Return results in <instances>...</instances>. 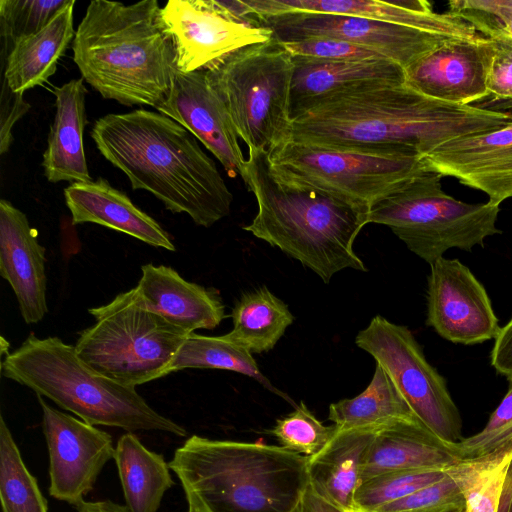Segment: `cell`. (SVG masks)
<instances>
[{
	"instance_id": "ab89813d",
	"label": "cell",
	"mask_w": 512,
	"mask_h": 512,
	"mask_svg": "<svg viewBox=\"0 0 512 512\" xmlns=\"http://www.w3.org/2000/svg\"><path fill=\"white\" fill-rule=\"evenodd\" d=\"M283 45L293 56L343 61L390 60L371 48L333 38H312Z\"/></svg>"
},
{
	"instance_id": "60d3db41",
	"label": "cell",
	"mask_w": 512,
	"mask_h": 512,
	"mask_svg": "<svg viewBox=\"0 0 512 512\" xmlns=\"http://www.w3.org/2000/svg\"><path fill=\"white\" fill-rule=\"evenodd\" d=\"M30 105L24 100L22 93L13 92L6 81L3 80L1 94V131L0 151L4 154L12 142V128L17 120L23 116Z\"/></svg>"
},
{
	"instance_id": "7bdbcfd3",
	"label": "cell",
	"mask_w": 512,
	"mask_h": 512,
	"mask_svg": "<svg viewBox=\"0 0 512 512\" xmlns=\"http://www.w3.org/2000/svg\"><path fill=\"white\" fill-rule=\"evenodd\" d=\"M491 364L507 378L512 376V318L501 327L491 351Z\"/></svg>"
},
{
	"instance_id": "ba28073f",
	"label": "cell",
	"mask_w": 512,
	"mask_h": 512,
	"mask_svg": "<svg viewBox=\"0 0 512 512\" xmlns=\"http://www.w3.org/2000/svg\"><path fill=\"white\" fill-rule=\"evenodd\" d=\"M88 312L95 322L81 332L75 351L92 370L125 386L168 375L190 334L153 311L136 287Z\"/></svg>"
},
{
	"instance_id": "74e56055",
	"label": "cell",
	"mask_w": 512,
	"mask_h": 512,
	"mask_svg": "<svg viewBox=\"0 0 512 512\" xmlns=\"http://www.w3.org/2000/svg\"><path fill=\"white\" fill-rule=\"evenodd\" d=\"M465 507L462 491L448 470L444 479L372 512H454Z\"/></svg>"
},
{
	"instance_id": "ee69618b",
	"label": "cell",
	"mask_w": 512,
	"mask_h": 512,
	"mask_svg": "<svg viewBox=\"0 0 512 512\" xmlns=\"http://www.w3.org/2000/svg\"><path fill=\"white\" fill-rule=\"evenodd\" d=\"M300 512H346L321 498L309 485L299 504Z\"/></svg>"
},
{
	"instance_id": "7a4b0ae2",
	"label": "cell",
	"mask_w": 512,
	"mask_h": 512,
	"mask_svg": "<svg viewBox=\"0 0 512 512\" xmlns=\"http://www.w3.org/2000/svg\"><path fill=\"white\" fill-rule=\"evenodd\" d=\"M91 137L97 149L129 179L173 213H186L208 228L228 216L233 195L215 162L179 123L137 109L99 118Z\"/></svg>"
},
{
	"instance_id": "ffe728a7",
	"label": "cell",
	"mask_w": 512,
	"mask_h": 512,
	"mask_svg": "<svg viewBox=\"0 0 512 512\" xmlns=\"http://www.w3.org/2000/svg\"><path fill=\"white\" fill-rule=\"evenodd\" d=\"M46 250L26 215L0 200V274L13 289L26 324L40 322L48 312Z\"/></svg>"
},
{
	"instance_id": "681fc988",
	"label": "cell",
	"mask_w": 512,
	"mask_h": 512,
	"mask_svg": "<svg viewBox=\"0 0 512 512\" xmlns=\"http://www.w3.org/2000/svg\"><path fill=\"white\" fill-rule=\"evenodd\" d=\"M1 355L3 356L4 352H8L9 343L5 341L3 337H1Z\"/></svg>"
},
{
	"instance_id": "6da1fadb",
	"label": "cell",
	"mask_w": 512,
	"mask_h": 512,
	"mask_svg": "<svg viewBox=\"0 0 512 512\" xmlns=\"http://www.w3.org/2000/svg\"><path fill=\"white\" fill-rule=\"evenodd\" d=\"M505 115L381 84L330 95L292 119V141L331 147L401 148L423 156L455 138L506 126Z\"/></svg>"
},
{
	"instance_id": "44dd1931",
	"label": "cell",
	"mask_w": 512,
	"mask_h": 512,
	"mask_svg": "<svg viewBox=\"0 0 512 512\" xmlns=\"http://www.w3.org/2000/svg\"><path fill=\"white\" fill-rule=\"evenodd\" d=\"M292 57V119L330 95L367 86L405 83V69L391 60L343 61Z\"/></svg>"
},
{
	"instance_id": "7dc6e473",
	"label": "cell",
	"mask_w": 512,
	"mask_h": 512,
	"mask_svg": "<svg viewBox=\"0 0 512 512\" xmlns=\"http://www.w3.org/2000/svg\"><path fill=\"white\" fill-rule=\"evenodd\" d=\"M498 512H512V460L508 465L502 484Z\"/></svg>"
},
{
	"instance_id": "9c48e42d",
	"label": "cell",
	"mask_w": 512,
	"mask_h": 512,
	"mask_svg": "<svg viewBox=\"0 0 512 512\" xmlns=\"http://www.w3.org/2000/svg\"><path fill=\"white\" fill-rule=\"evenodd\" d=\"M283 181L370 209L409 180L429 172L412 148L331 147L288 141L269 154Z\"/></svg>"
},
{
	"instance_id": "d6a6232c",
	"label": "cell",
	"mask_w": 512,
	"mask_h": 512,
	"mask_svg": "<svg viewBox=\"0 0 512 512\" xmlns=\"http://www.w3.org/2000/svg\"><path fill=\"white\" fill-rule=\"evenodd\" d=\"M511 460L512 450L462 460L449 469L462 491L467 512H498L502 484Z\"/></svg>"
},
{
	"instance_id": "9a60e30c",
	"label": "cell",
	"mask_w": 512,
	"mask_h": 512,
	"mask_svg": "<svg viewBox=\"0 0 512 512\" xmlns=\"http://www.w3.org/2000/svg\"><path fill=\"white\" fill-rule=\"evenodd\" d=\"M426 323L464 345L495 340L501 329L483 285L459 260L444 257L430 265Z\"/></svg>"
},
{
	"instance_id": "d6986e66",
	"label": "cell",
	"mask_w": 512,
	"mask_h": 512,
	"mask_svg": "<svg viewBox=\"0 0 512 512\" xmlns=\"http://www.w3.org/2000/svg\"><path fill=\"white\" fill-rule=\"evenodd\" d=\"M256 19L288 12L343 14L413 27L464 40L485 38L474 27L450 13H436L423 0H241Z\"/></svg>"
},
{
	"instance_id": "f35d334b",
	"label": "cell",
	"mask_w": 512,
	"mask_h": 512,
	"mask_svg": "<svg viewBox=\"0 0 512 512\" xmlns=\"http://www.w3.org/2000/svg\"><path fill=\"white\" fill-rule=\"evenodd\" d=\"M449 12L458 16L484 37H505L512 20V0H453Z\"/></svg>"
},
{
	"instance_id": "8d00e7d4",
	"label": "cell",
	"mask_w": 512,
	"mask_h": 512,
	"mask_svg": "<svg viewBox=\"0 0 512 512\" xmlns=\"http://www.w3.org/2000/svg\"><path fill=\"white\" fill-rule=\"evenodd\" d=\"M506 395L478 433L448 444L461 460L480 459L512 450V376Z\"/></svg>"
},
{
	"instance_id": "d590c367",
	"label": "cell",
	"mask_w": 512,
	"mask_h": 512,
	"mask_svg": "<svg viewBox=\"0 0 512 512\" xmlns=\"http://www.w3.org/2000/svg\"><path fill=\"white\" fill-rule=\"evenodd\" d=\"M337 431L334 424L325 426L301 402L294 411L278 419L270 433L285 449L311 457L319 453Z\"/></svg>"
},
{
	"instance_id": "3957f363",
	"label": "cell",
	"mask_w": 512,
	"mask_h": 512,
	"mask_svg": "<svg viewBox=\"0 0 512 512\" xmlns=\"http://www.w3.org/2000/svg\"><path fill=\"white\" fill-rule=\"evenodd\" d=\"M156 0H94L72 42L82 79L105 99L156 108L178 71L173 39Z\"/></svg>"
},
{
	"instance_id": "4fadbf2b",
	"label": "cell",
	"mask_w": 512,
	"mask_h": 512,
	"mask_svg": "<svg viewBox=\"0 0 512 512\" xmlns=\"http://www.w3.org/2000/svg\"><path fill=\"white\" fill-rule=\"evenodd\" d=\"M257 20L282 43L312 38L348 41L371 48L404 69L441 45L457 39L391 22L343 14L288 12Z\"/></svg>"
},
{
	"instance_id": "603a6c76",
	"label": "cell",
	"mask_w": 512,
	"mask_h": 512,
	"mask_svg": "<svg viewBox=\"0 0 512 512\" xmlns=\"http://www.w3.org/2000/svg\"><path fill=\"white\" fill-rule=\"evenodd\" d=\"M136 288L147 305L173 325L193 333L214 329L225 316L219 293L186 281L165 265L145 264Z\"/></svg>"
},
{
	"instance_id": "e575fe53",
	"label": "cell",
	"mask_w": 512,
	"mask_h": 512,
	"mask_svg": "<svg viewBox=\"0 0 512 512\" xmlns=\"http://www.w3.org/2000/svg\"><path fill=\"white\" fill-rule=\"evenodd\" d=\"M72 0H1L2 54L6 57L21 38L33 35L52 21Z\"/></svg>"
},
{
	"instance_id": "52a82bcc",
	"label": "cell",
	"mask_w": 512,
	"mask_h": 512,
	"mask_svg": "<svg viewBox=\"0 0 512 512\" xmlns=\"http://www.w3.org/2000/svg\"><path fill=\"white\" fill-rule=\"evenodd\" d=\"M293 57L274 36L204 70L248 150L269 154L291 140Z\"/></svg>"
},
{
	"instance_id": "5b68a950",
	"label": "cell",
	"mask_w": 512,
	"mask_h": 512,
	"mask_svg": "<svg viewBox=\"0 0 512 512\" xmlns=\"http://www.w3.org/2000/svg\"><path fill=\"white\" fill-rule=\"evenodd\" d=\"M191 512H293L308 484V457L282 446L198 435L168 463Z\"/></svg>"
},
{
	"instance_id": "f6af8a7d",
	"label": "cell",
	"mask_w": 512,
	"mask_h": 512,
	"mask_svg": "<svg viewBox=\"0 0 512 512\" xmlns=\"http://www.w3.org/2000/svg\"><path fill=\"white\" fill-rule=\"evenodd\" d=\"M470 106L502 114L512 120V99H499L487 96L477 102L472 103Z\"/></svg>"
},
{
	"instance_id": "1f68e13d",
	"label": "cell",
	"mask_w": 512,
	"mask_h": 512,
	"mask_svg": "<svg viewBox=\"0 0 512 512\" xmlns=\"http://www.w3.org/2000/svg\"><path fill=\"white\" fill-rule=\"evenodd\" d=\"M0 501L2 512H48L36 478L27 469L18 446L0 416Z\"/></svg>"
},
{
	"instance_id": "7402d4cb",
	"label": "cell",
	"mask_w": 512,
	"mask_h": 512,
	"mask_svg": "<svg viewBox=\"0 0 512 512\" xmlns=\"http://www.w3.org/2000/svg\"><path fill=\"white\" fill-rule=\"evenodd\" d=\"M72 224L94 223L117 230L148 245L175 251L168 233L122 191L103 178L74 182L64 189Z\"/></svg>"
},
{
	"instance_id": "8992f818",
	"label": "cell",
	"mask_w": 512,
	"mask_h": 512,
	"mask_svg": "<svg viewBox=\"0 0 512 512\" xmlns=\"http://www.w3.org/2000/svg\"><path fill=\"white\" fill-rule=\"evenodd\" d=\"M1 371L4 377L47 397L90 425L187 435L183 426L149 406L135 387L95 372L78 357L74 346L58 337L30 334L5 355Z\"/></svg>"
},
{
	"instance_id": "7c38bea8",
	"label": "cell",
	"mask_w": 512,
	"mask_h": 512,
	"mask_svg": "<svg viewBox=\"0 0 512 512\" xmlns=\"http://www.w3.org/2000/svg\"><path fill=\"white\" fill-rule=\"evenodd\" d=\"M177 55L178 71L206 70L225 56L270 40L273 32L234 1L169 0L161 10Z\"/></svg>"
},
{
	"instance_id": "e0dca14e",
	"label": "cell",
	"mask_w": 512,
	"mask_h": 512,
	"mask_svg": "<svg viewBox=\"0 0 512 512\" xmlns=\"http://www.w3.org/2000/svg\"><path fill=\"white\" fill-rule=\"evenodd\" d=\"M155 109L194 135L230 177L242 175L246 159L239 137L204 70L177 71L167 98Z\"/></svg>"
},
{
	"instance_id": "cb8c5ba5",
	"label": "cell",
	"mask_w": 512,
	"mask_h": 512,
	"mask_svg": "<svg viewBox=\"0 0 512 512\" xmlns=\"http://www.w3.org/2000/svg\"><path fill=\"white\" fill-rule=\"evenodd\" d=\"M460 461L418 418L399 420L376 429L361 480L397 470H447Z\"/></svg>"
},
{
	"instance_id": "5bb4252c",
	"label": "cell",
	"mask_w": 512,
	"mask_h": 512,
	"mask_svg": "<svg viewBox=\"0 0 512 512\" xmlns=\"http://www.w3.org/2000/svg\"><path fill=\"white\" fill-rule=\"evenodd\" d=\"M42 429L49 454V493L77 507L85 499L105 465L114 459L112 437L50 406L37 395Z\"/></svg>"
},
{
	"instance_id": "836d02e7",
	"label": "cell",
	"mask_w": 512,
	"mask_h": 512,
	"mask_svg": "<svg viewBox=\"0 0 512 512\" xmlns=\"http://www.w3.org/2000/svg\"><path fill=\"white\" fill-rule=\"evenodd\" d=\"M448 470L417 469L385 472L363 481L354 502L356 512H372L419 489L434 484L448 475Z\"/></svg>"
},
{
	"instance_id": "f5cc1de1",
	"label": "cell",
	"mask_w": 512,
	"mask_h": 512,
	"mask_svg": "<svg viewBox=\"0 0 512 512\" xmlns=\"http://www.w3.org/2000/svg\"><path fill=\"white\" fill-rule=\"evenodd\" d=\"M299 504H300V503H299ZM293 512H300V511H299V505H298V507H297Z\"/></svg>"
},
{
	"instance_id": "83f0119b",
	"label": "cell",
	"mask_w": 512,
	"mask_h": 512,
	"mask_svg": "<svg viewBox=\"0 0 512 512\" xmlns=\"http://www.w3.org/2000/svg\"><path fill=\"white\" fill-rule=\"evenodd\" d=\"M114 460L131 512H157L173 485L169 464L147 449L133 432L123 434L115 446Z\"/></svg>"
},
{
	"instance_id": "30bf717a",
	"label": "cell",
	"mask_w": 512,
	"mask_h": 512,
	"mask_svg": "<svg viewBox=\"0 0 512 512\" xmlns=\"http://www.w3.org/2000/svg\"><path fill=\"white\" fill-rule=\"evenodd\" d=\"M441 175L421 174L376 201L368 224L388 226L408 249L429 265L451 248L467 252L500 234L499 205L470 204L444 192Z\"/></svg>"
},
{
	"instance_id": "f1b7e54d",
	"label": "cell",
	"mask_w": 512,
	"mask_h": 512,
	"mask_svg": "<svg viewBox=\"0 0 512 512\" xmlns=\"http://www.w3.org/2000/svg\"><path fill=\"white\" fill-rule=\"evenodd\" d=\"M233 329L226 334L251 354L274 348L294 317L266 286L243 293L232 308Z\"/></svg>"
},
{
	"instance_id": "4316f807",
	"label": "cell",
	"mask_w": 512,
	"mask_h": 512,
	"mask_svg": "<svg viewBox=\"0 0 512 512\" xmlns=\"http://www.w3.org/2000/svg\"><path fill=\"white\" fill-rule=\"evenodd\" d=\"M75 0L39 32L18 40L8 56L4 80L15 93L42 85L56 72L57 64L74 40Z\"/></svg>"
},
{
	"instance_id": "484cf974",
	"label": "cell",
	"mask_w": 512,
	"mask_h": 512,
	"mask_svg": "<svg viewBox=\"0 0 512 512\" xmlns=\"http://www.w3.org/2000/svg\"><path fill=\"white\" fill-rule=\"evenodd\" d=\"M376 429L338 430L319 453L308 457V485L346 512H356L354 498Z\"/></svg>"
},
{
	"instance_id": "8fae6325",
	"label": "cell",
	"mask_w": 512,
	"mask_h": 512,
	"mask_svg": "<svg viewBox=\"0 0 512 512\" xmlns=\"http://www.w3.org/2000/svg\"><path fill=\"white\" fill-rule=\"evenodd\" d=\"M355 343L386 371L413 413L441 441L448 445L462 439V419L447 383L406 326L377 315Z\"/></svg>"
},
{
	"instance_id": "f907efd6",
	"label": "cell",
	"mask_w": 512,
	"mask_h": 512,
	"mask_svg": "<svg viewBox=\"0 0 512 512\" xmlns=\"http://www.w3.org/2000/svg\"><path fill=\"white\" fill-rule=\"evenodd\" d=\"M504 38H507V39H512V20L506 30V33H505V37ZM503 39V38H501Z\"/></svg>"
},
{
	"instance_id": "db71d44e",
	"label": "cell",
	"mask_w": 512,
	"mask_h": 512,
	"mask_svg": "<svg viewBox=\"0 0 512 512\" xmlns=\"http://www.w3.org/2000/svg\"><path fill=\"white\" fill-rule=\"evenodd\" d=\"M188 512H191V511H188Z\"/></svg>"
},
{
	"instance_id": "ac0fdd59",
	"label": "cell",
	"mask_w": 512,
	"mask_h": 512,
	"mask_svg": "<svg viewBox=\"0 0 512 512\" xmlns=\"http://www.w3.org/2000/svg\"><path fill=\"white\" fill-rule=\"evenodd\" d=\"M424 159L429 171L484 192L492 204L512 197V123L447 141Z\"/></svg>"
},
{
	"instance_id": "bcb514c9",
	"label": "cell",
	"mask_w": 512,
	"mask_h": 512,
	"mask_svg": "<svg viewBox=\"0 0 512 512\" xmlns=\"http://www.w3.org/2000/svg\"><path fill=\"white\" fill-rule=\"evenodd\" d=\"M78 512H131L126 505H120L111 500L81 502L77 507Z\"/></svg>"
},
{
	"instance_id": "d4e9b609",
	"label": "cell",
	"mask_w": 512,
	"mask_h": 512,
	"mask_svg": "<svg viewBox=\"0 0 512 512\" xmlns=\"http://www.w3.org/2000/svg\"><path fill=\"white\" fill-rule=\"evenodd\" d=\"M53 92L55 115L43 154L44 174L52 183L90 181L83 145L87 123L83 79H72Z\"/></svg>"
},
{
	"instance_id": "4dcf8cb0",
	"label": "cell",
	"mask_w": 512,
	"mask_h": 512,
	"mask_svg": "<svg viewBox=\"0 0 512 512\" xmlns=\"http://www.w3.org/2000/svg\"><path fill=\"white\" fill-rule=\"evenodd\" d=\"M252 355L226 334L206 336L193 332L177 352L168 374L187 368L229 370L254 378L271 389L269 380L263 376Z\"/></svg>"
},
{
	"instance_id": "b9f144b4",
	"label": "cell",
	"mask_w": 512,
	"mask_h": 512,
	"mask_svg": "<svg viewBox=\"0 0 512 512\" xmlns=\"http://www.w3.org/2000/svg\"><path fill=\"white\" fill-rule=\"evenodd\" d=\"M487 87L490 97L512 99V57L499 49L488 74Z\"/></svg>"
},
{
	"instance_id": "c3c4849f",
	"label": "cell",
	"mask_w": 512,
	"mask_h": 512,
	"mask_svg": "<svg viewBox=\"0 0 512 512\" xmlns=\"http://www.w3.org/2000/svg\"><path fill=\"white\" fill-rule=\"evenodd\" d=\"M497 46V48L510 55L512 57V39H507V38H503V39H497V40H493Z\"/></svg>"
},
{
	"instance_id": "277c9868",
	"label": "cell",
	"mask_w": 512,
	"mask_h": 512,
	"mask_svg": "<svg viewBox=\"0 0 512 512\" xmlns=\"http://www.w3.org/2000/svg\"><path fill=\"white\" fill-rule=\"evenodd\" d=\"M241 178L257 202V213L244 230L298 260L326 284L346 268L367 270L353 244L368 224V208L281 180L263 150H248Z\"/></svg>"
},
{
	"instance_id": "11a10c76",
	"label": "cell",
	"mask_w": 512,
	"mask_h": 512,
	"mask_svg": "<svg viewBox=\"0 0 512 512\" xmlns=\"http://www.w3.org/2000/svg\"><path fill=\"white\" fill-rule=\"evenodd\" d=\"M466 508V507H465ZM467 512V511H466Z\"/></svg>"
},
{
	"instance_id": "2e32d148",
	"label": "cell",
	"mask_w": 512,
	"mask_h": 512,
	"mask_svg": "<svg viewBox=\"0 0 512 512\" xmlns=\"http://www.w3.org/2000/svg\"><path fill=\"white\" fill-rule=\"evenodd\" d=\"M498 52L495 42L454 39L405 69V85L436 100L471 105L489 95L488 74Z\"/></svg>"
},
{
	"instance_id": "816d5d0a",
	"label": "cell",
	"mask_w": 512,
	"mask_h": 512,
	"mask_svg": "<svg viewBox=\"0 0 512 512\" xmlns=\"http://www.w3.org/2000/svg\"><path fill=\"white\" fill-rule=\"evenodd\" d=\"M454 512H466V508L460 509V510H457V511H454Z\"/></svg>"
},
{
	"instance_id": "f546056e",
	"label": "cell",
	"mask_w": 512,
	"mask_h": 512,
	"mask_svg": "<svg viewBox=\"0 0 512 512\" xmlns=\"http://www.w3.org/2000/svg\"><path fill=\"white\" fill-rule=\"evenodd\" d=\"M390 376L376 364L369 385L359 395L329 406L328 419L339 431L379 428L395 421L415 419Z\"/></svg>"
}]
</instances>
